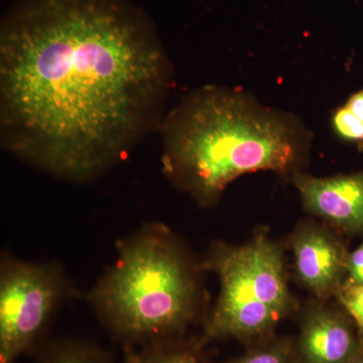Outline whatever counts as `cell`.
Segmentation results:
<instances>
[{
	"label": "cell",
	"instance_id": "obj_1",
	"mask_svg": "<svg viewBox=\"0 0 363 363\" xmlns=\"http://www.w3.org/2000/svg\"><path fill=\"white\" fill-rule=\"evenodd\" d=\"M171 74L157 28L130 0H18L0 28L2 145L90 183L160 128Z\"/></svg>",
	"mask_w": 363,
	"mask_h": 363
},
{
	"label": "cell",
	"instance_id": "obj_2",
	"mask_svg": "<svg viewBox=\"0 0 363 363\" xmlns=\"http://www.w3.org/2000/svg\"><path fill=\"white\" fill-rule=\"evenodd\" d=\"M159 128L164 176L205 206L245 174L292 168L304 143L288 116L220 87L195 91Z\"/></svg>",
	"mask_w": 363,
	"mask_h": 363
},
{
	"label": "cell",
	"instance_id": "obj_3",
	"mask_svg": "<svg viewBox=\"0 0 363 363\" xmlns=\"http://www.w3.org/2000/svg\"><path fill=\"white\" fill-rule=\"evenodd\" d=\"M196 269L168 226L147 222L118 241L116 259L84 298L126 346L172 339L197 314Z\"/></svg>",
	"mask_w": 363,
	"mask_h": 363
},
{
	"label": "cell",
	"instance_id": "obj_4",
	"mask_svg": "<svg viewBox=\"0 0 363 363\" xmlns=\"http://www.w3.org/2000/svg\"><path fill=\"white\" fill-rule=\"evenodd\" d=\"M201 269L218 276L220 293L205 325L207 338H245L274 326L290 307L283 260L259 236L240 247L216 245Z\"/></svg>",
	"mask_w": 363,
	"mask_h": 363
},
{
	"label": "cell",
	"instance_id": "obj_5",
	"mask_svg": "<svg viewBox=\"0 0 363 363\" xmlns=\"http://www.w3.org/2000/svg\"><path fill=\"white\" fill-rule=\"evenodd\" d=\"M79 290L58 262H33L4 252L0 259V363L39 347L62 306Z\"/></svg>",
	"mask_w": 363,
	"mask_h": 363
},
{
	"label": "cell",
	"instance_id": "obj_6",
	"mask_svg": "<svg viewBox=\"0 0 363 363\" xmlns=\"http://www.w3.org/2000/svg\"><path fill=\"white\" fill-rule=\"evenodd\" d=\"M296 185L305 206L344 230L363 234V174L317 179L300 176Z\"/></svg>",
	"mask_w": 363,
	"mask_h": 363
},
{
	"label": "cell",
	"instance_id": "obj_7",
	"mask_svg": "<svg viewBox=\"0 0 363 363\" xmlns=\"http://www.w3.org/2000/svg\"><path fill=\"white\" fill-rule=\"evenodd\" d=\"M294 252L298 276L312 292L324 297L339 290L348 255L338 241L318 229H308L296 238Z\"/></svg>",
	"mask_w": 363,
	"mask_h": 363
},
{
	"label": "cell",
	"instance_id": "obj_8",
	"mask_svg": "<svg viewBox=\"0 0 363 363\" xmlns=\"http://www.w3.org/2000/svg\"><path fill=\"white\" fill-rule=\"evenodd\" d=\"M300 350L305 363H350L362 352L363 340L352 319L319 312L306 322Z\"/></svg>",
	"mask_w": 363,
	"mask_h": 363
},
{
	"label": "cell",
	"instance_id": "obj_9",
	"mask_svg": "<svg viewBox=\"0 0 363 363\" xmlns=\"http://www.w3.org/2000/svg\"><path fill=\"white\" fill-rule=\"evenodd\" d=\"M35 363H116L108 351L92 341L60 338L40 344Z\"/></svg>",
	"mask_w": 363,
	"mask_h": 363
},
{
	"label": "cell",
	"instance_id": "obj_10",
	"mask_svg": "<svg viewBox=\"0 0 363 363\" xmlns=\"http://www.w3.org/2000/svg\"><path fill=\"white\" fill-rule=\"evenodd\" d=\"M140 346V350L126 346L124 363H198L194 348L176 343L173 338Z\"/></svg>",
	"mask_w": 363,
	"mask_h": 363
},
{
	"label": "cell",
	"instance_id": "obj_11",
	"mask_svg": "<svg viewBox=\"0 0 363 363\" xmlns=\"http://www.w3.org/2000/svg\"><path fill=\"white\" fill-rule=\"evenodd\" d=\"M339 301L357 325L363 340V285L343 284L338 290Z\"/></svg>",
	"mask_w": 363,
	"mask_h": 363
},
{
	"label": "cell",
	"instance_id": "obj_12",
	"mask_svg": "<svg viewBox=\"0 0 363 363\" xmlns=\"http://www.w3.org/2000/svg\"><path fill=\"white\" fill-rule=\"evenodd\" d=\"M333 126L341 138L352 142L363 140V121L344 106L333 116Z\"/></svg>",
	"mask_w": 363,
	"mask_h": 363
},
{
	"label": "cell",
	"instance_id": "obj_13",
	"mask_svg": "<svg viewBox=\"0 0 363 363\" xmlns=\"http://www.w3.org/2000/svg\"><path fill=\"white\" fill-rule=\"evenodd\" d=\"M346 283L363 285V240L362 245L347 255L346 260Z\"/></svg>",
	"mask_w": 363,
	"mask_h": 363
},
{
	"label": "cell",
	"instance_id": "obj_14",
	"mask_svg": "<svg viewBox=\"0 0 363 363\" xmlns=\"http://www.w3.org/2000/svg\"><path fill=\"white\" fill-rule=\"evenodd\" d=\"M231 363H289V360L281 351L269 350L259 351Z\"/></svg>",
	"mask_w": 363,
	"mask_h": 363
},
{
	"label": "cell",
	"instance_id": "obj_15",
	"mask_svg": "<svg viewBox=\"0 0 363 363\" xmlns=\"http://www.w3.org/2000/svg\"><path fill=\"white\" fill-rule=\"evenodd\" d=\"M345 106L347 107L357 118L363 121V90L353 94L352 96L350 98V100H348Z\"/></svg>",
	"mask_w": 363,
	"mask_h": 363
}]
</instances>
